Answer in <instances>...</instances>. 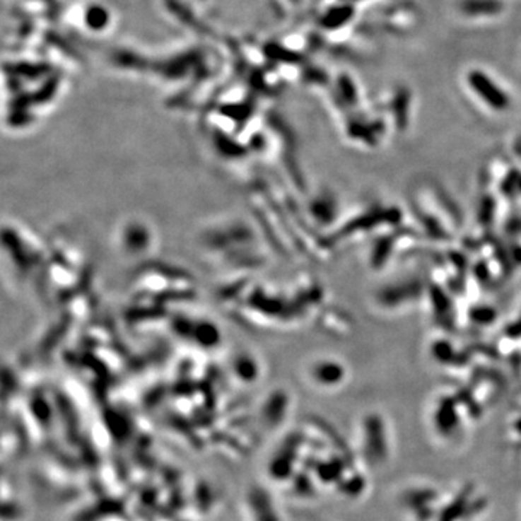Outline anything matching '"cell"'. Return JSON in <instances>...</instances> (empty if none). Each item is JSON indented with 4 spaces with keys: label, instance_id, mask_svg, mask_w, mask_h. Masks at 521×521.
I'll return each instance as SVG.
<instances>
[{
    "label": "cell",
    "instance_id": "cell-2",
    "mask_svg": "<svg viewBox=\"0 0 521 521\" xmlns=\"http://www.w3.org/2000/svg\"><path fill=\"white\" fill-rule=\"evenodd\" d=\"M501 8L498 0H467L464 11L471 15H489L497 13Z\"/></svg>",
    "mask_w": 521,
    "mask_h": 521
},
{
    "label": "cell",
    "instance_id": "cell-1",
    "mask_svg": "<svg viewBox=\"0 0 521 521\" xmlns=\"http://www.w3.org/2000/svg\"><path fill=\"white\" fill-rule=\"evenodd\" d=\"M471 87L476 91V95L486 102L493 109L504 110L508 107V98L504 91L494 84V81L481 71H472L468 77Z\"/></svg>",
    "mask_w": 521,
    "mask_h": 521
}]
</instances>
